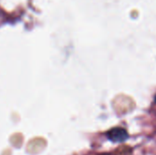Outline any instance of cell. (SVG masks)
<instances>
[{
	"label": "cell",
	"mask_w": 156,
	"mask_h": 155,
	"mask_svg": "<svg viewBox=\"0 0 156 155\" xmlns=\"http://www.w3.org/2000/svg\"><path fill=\"white\" fill-rule=\"evenodd\" d=\"M154 100H155V102H156V95H155V97H154Z\"/></svg>",
	"instance_id": "2"
},
{
	"label": "cell",
	"mask_w": 156,
	"mask_h": 155,
	"mask_svg": "<svg viewBox=\"0 0 156 155\" xmlns=\"http://www.w3.org/2000/svg\"><path fill=\"white\" fill-rule=\"evenodd\" d=\"M107 137L112 143H123L128 139L129 135L122 128H113L107 132Z\"/></svg>",
	"instance_id": "1"
}]
</instances>
